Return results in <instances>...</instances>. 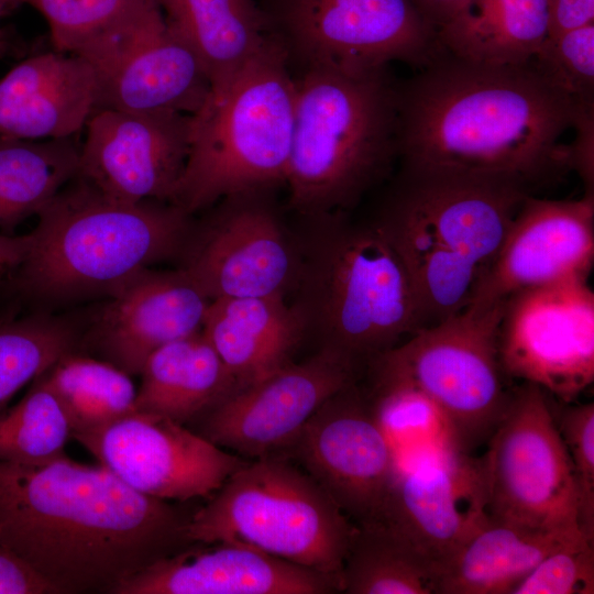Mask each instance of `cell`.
Listing matches in <instances>:
<instances>
[{
	"label": "cell",
	"mask_w": 594,
	"mask_h": 594,
	"mask_svg": "<svg viewBox=\"0 0 594 594\" xmlns=\"http://www.w3.org/2000/svg\"><path fill=\"white\" fill-rule=\"evenodd\" d=\"M584 107L530 62L493 65L444 53L398 84V160L536 195L571 170L563 136Z\"/></svg>",
	"instance_id": "6da1fadb"
},
{
	"label": "cell",
	"mask_w": 594,
	"mask_h": 594,
	"mask_svg": "<svg viewBox=\"0 0 594 594\" xmlns=\"http://www.w3.org/2000/svg\"><path fill=\"white\" fill-rule=\"evenodd\" d=\"M189 517L101 464L0 461V544L55 593H110L190 546Z\"/></svg>",
	"instance_id": "7a4b0ae2"
},
{
	"label": "cell",
	"mask_w": 594,
	"mask_h": 594,
	"mask_svg": "<svg viewBox=\"0 0 594 594\" xmlns=\"http://www.w3.org/2000/svg\"><path fill=\"white\" fill-rule=\"evenodd\" d=\"M36 216L25 256L0 277L11 311L109 298L141 271L179 261L195 223L169 201L116 200L79 176Z\"/></svg>",
	"instance_id": "3957f363"
},
{
	"label": "cell",
	"mask_w": 594,
	"mask_h": 594,
	"mask_svg": "<svg viewBox=\"0 0 594 594\" xmlns=\"http://www.w3.org/2000/svg\"><path fill=\"white\" fill-rule=\"evenodd\" d=\"M528 195L492 178L400 166L370 222L404 265L422 328L470 305Z\"/></svg>",
	"instance_id": "277c9868"
},
{
	"label": "cell",
	"mask_w": 594,
	"mask_h": 594,
	"mask_svg": "<svg viewBox=\"0 0 594 594\" xmlns=\"http://www.w3.org/2000/svg\"><path fill=\"white\" fill-rule=\"evenodd\" d=\"M398 158V84L388 67L295 76L288 205L304 218L344 213Z\"/></svg>",
	"instance_id": "5b68a950"
},
{
	"label": "cell",
	"mask_w": 594,
	"mask_h": 594,
	"mask_svg": "<svg viewBox=\"0 0 594 594\" xmlns=\"http://www.w3.org/2000/svg\"><path fill=\"white\" fill-rule=\"evenodd\" d=\"M296 237L300 268L294 292L305 332L364 374L367 364L422 328L400 260L371 223L343 213L306 218Z\"/></svg>",
	"instance_id": "8992f818"
},
{
	"label": "cell",
	"mask_w": 594,
	"mask_h": 594,
	"mask_svg": "<svg viewBox=\"0 0 594 594\" xmlns=\"http://www.w3.org/2000/svg\"><path fill=\"white\" fill-rule=\"evenodd\" d=\"M295 111V76L271 34L229 77L211 84L190 114L189 148L170 202L195 216L241 194L285 183Z\"/></svg>",
	"instance_id": "52a82bcc"
},
{
	"label": "cell",
	"mask_w": 594,
	"mask_h": 594,
	"mask_svg": "<svg viewBox=\"0 0 594 594\" xmlns=\"http://www.w3.org/2000/svg\"><path fill=\"white\" fill-rule=\"evenodd\" d=\"M351 520L287 457L248 460L190 515V542L238 541L332 579L341 575Z\"/></svg>",
	"instance_id": "ba28073f"
},
{
	"label": "cell",
	"mask_w": 594,
	"mask_h": 594,
	"mask_svg": "<svg viewBox=\"0 0 594 594\" xmlns=\"http://www.w3.org/2000/svg\"><path fill=\"white\" fill-rule=\"evenodd\" d=\"M504 302L469 306L419 329L367 364L364 387L420 391L441 413L458 449L470 453L490 439L512 397L498 353Z\"/></svg>",
	"instance_id": "9c48e42d"
},
{
	"label": "cell",
	"mask_w": 594,
	"mask_h": 594,
	"mask_svg": "<svg viewBox=\"0 0 594 594\" xmlns=\"http://www.w3.org/2000/svg\"><path fill=\"white\" fill-rule=\"evenodd\" d=\"M270 33L300 69H418L447 53L413 0H266Z\"/></svg>",
	"instance_id": "30bf717a"
},
{
	"label": "cell",
	"mask_w": 594,
	"mask_h": 594,
	"mask_svg": "<svg viewBox=\"0 0 594 594\" xmlns=\"http://www.w3.org/2000/svg\"><path fill=\"white\" fill-rule=\"evenodd\" d=\"M481 458L492 518L528 528L581 531L572 463L550 395L521 382Z\"/></svg>",
	"instance_id": "8fae6325"
},
{
	"label": "cell",
	"mask_w": 594,
	"mask_h": 594,
	"mask_svg": "<svg viewBox=\"0 0 594 594\" xmlns=\"http://www.w3.org/2000/svg\"><path fill=\"white\" fill-rule=\"evenodd\" d=\"M586 276L534 286L505 299L498 353L505 375L574 402L594 381V293Z\"/></svg>",
	"instance_id": "7c38bea8"
},
{
	"label": "cell",
	"mask_w": 594,
	"mask_h": 594,
	"mask_svg": "<svg viewBox=\"0 0 594 594\" xmlns=\"http://www.w3.org/2000/svg\"><path fill=\"white\" fill-rule=\"evenodd\" d=\"M266 193L227 197L195 220L178 268L210 300L285 297L295 289L297 239L288 234Z\"/></svg>",
	"instance_id": "4fadbf2b"
},
{
	"label": "cell",
	"mask_w": 594,
	"mask_h": 594,
	"mask_svg": "<svg viewBox=\"0 0 594 594\" xmlns=\"http://www.w3.org/2000/svg\"><path fill=\"white\" fill-rule=\"evenodd\" d=\"M285 457L294 458L352 524L377 517L398 468L361 380L316 410Z\"/></svg>",
	"instance_id": "5bb4252c"
},
{
	"label": "cell",
	"mask_w": 594,
	"mask_h": 594,
	"mask_svg": "<svg viewBox=\"0 0 594 594\" xmlns=\"http://www.w3.org/2000/svg\"><path fill=\"white\" fill-rule=\"evenodd\" d=\"M362 377L345 356L318 349L231 394L199 420L196 432L248 460L285 457L316 410Z\"/></svg>",
	"instance_id": "9a60e30c"
},
{
	"label": "cell",
	"mask_w": 594,
	"mask_h": 594,
	"mask_svg": "<svg viewBox=\"0 0 594 594\" xmlns=\"http://www.w3.org/2000/svg\"><path fill=\"white\" fill-rule=\"evenodd\" d=\"M72 438L131 488L165 501L210 497L248 462L182 424L136 409Z\"/></svg>",
	"instance_id": "2e32d148"
},
{
	"label": "cell",
	"mask_w": 594,
	"mask_h": 594,
	"mask_svg": "<svg viewBox=\"0 0 594 594\" xmlns=\"http://www.w3.org/2000/svg\"><path fill=\"white\" fill-rule=\"evenodd\" d=\"M85 128L77 176L116 200L170 202L188 155L190 114L100 109Z\"/></svg>",
	"instance_id": "e0dca14e"
},
{
	"label": "cell",
	"mask_w": 594,
	"mask_h": 594,
	"mask_svg": "<svg viewBox=\"0 0 594 594\" xmlns=\"http://www.w3.org/2000/svg\"><path fill=\"white\" fill-rule=\"evenodd\" d=\"M488 518L482 460L448 449L399 464L375 519L440 569Z\"/></svg>",
	"instance_id": "ac0fdd59"
},
{
	"label": "cell",
	"mask_w": 594,
	"mask_h": 594,
	"mask_svg": "<svg viewBox=\"0 0 594 594\" xmlns=\"http://www.w3.org/2000/svg\"><path fill=\"white\" fill-rule=\"evenodd\" d=\"M594 261V195L554 200L528 195L469 306L572 276L588 277ZM468 306V307H469Z\"/></svg>",
	"instance_id": "d6986e66"
},
{
	"label": "cell",
	"mask_w": 594,
	"mask_h": 594,
	"mask_svg": "<svg viewBox=\"0 0 594 594\" xmlns=\"http://www.w3.org/2000/svg\"><path fill=\"white\" fill-rule=\"evenodd\" d=\"M209 302L180 268H145L87 316L78 351L140 375L154 351L201 330Z\"/></svg>",
	"instance_id": "ffe728a7"
},
{
	"label": "cell",
	"mask_w": 594,
	"mask_h": 594,
	"mask_svg": "<svg viewBox=\"0 0 594 594\" xmlns=\"http://www.w3.org/2000/svg\"><path fill=\"white\" fill-rule=\"evenodd\" d=\"M329 576L238 541L194 542L117 584L110 594H327Z\"/></svg>",
	"instance_id": "44dd1931"
},
{
	"label": "cell",
	"mask_w": 594,
	"mask_h": 594,
	"mask_svg": "<svg viewBox=\"0 0 594 594\" xmlns=\"http://www.w3.org/2000/svg\"><path fill=\"white\" fill-rule=\"evenodd\" d=\"M98 80L84 58L57 51L31 56L0 78V136L68 139L96 109Z\"/></svg>",
	"instance_id": "7402d4cb"
},
{
	"label": "cell",
	"mask_w": 594,
	"mask_h": 594,
	"mask_svg": "<svg viewBox=\"0 0 594 594\" xmlns=\"http://www.w3.org/2000/svg\"><path fill=\"white\" fill-rule=\"evenodd\" d=\"M96 74L95 111L168 110L193 114L210 88L197 58L173 35L166 23Z\"/></svg>",
	"instance_id": "603a6c76"
},
{
	"label": "cell",
	"mask_w": 594,
	"mask_h": 594,
	"mask_svg": "<svg viewBox=\"0 0 594 594\" xmlns=\"http://www.w3.org/2000/svg\"><path fill=\"white\" fill-rule=\"evenodd\" d=\"M201 332L238 389L293 362L305 338L296 310L282 296L210 300Z\"/></svg>",
	"instance_id": "cb8c5ba5"
},
{
	"label": "cell",
	"mask_w": 594,
	"mask_h": 594,
	"mask_svg": "<svg viewBox=\"0 0 594 594\" xmlns=\"http://www.w3.org/2000/svg\"><path fill=\"white\" fill-rule=\"evenodd\" d=\"M581 534L490 516L440 566L436 594H512L549 552Z\"/></svg>",
	"instance_id": "d4e9b609"
},
{
	"label": "cell",
	"mask_w": 594,
	"mask_h": 594,
	"mask_svg": "<svg viewBox=\"0 0 594 594\" xmlns=\"http://www.w3.org/2000/svg\"><path fill=\"white\" fill-rule=\"evenodd\" d=\"M38 11L54 51L100 72L165 25L158 0H20Z\"/></svg>",
	"instance_id": "484cf974"
},
{
	"label": "cell",
	"mask_w": 594,
	"mask_h": 594,
	"mask_svg": "<svg viewBox=\"0 0 594 594\" xmlns=\"http://www.w3.org/2000/svg\"><path fill=\"white\" fill-rule=\"evenodd\" d=\"M140 375L135 409L165 416L184 426L199 421L238 391L201 330L154 351Z\"/></svg>",
	"instance_id": "4316f807"
},
{
	"label": "cell",
	"mask_w": 594,
	"mask_h": 594,
	"mask_svg": "<svg viewBox=\"0 0 594 594\" xmlns=\"http://www.w3.org/2000/svg\"><path fill=\"white\" fill-rule=\"evenodd\" d=\"M165 23L197 58L210 85L242 67L271 37L253 0H158Z\"/></svg>",
	"instance_id": "83f0119b"
},
{
	"label": "cell",
	"mask_w": 594,
	"mask_h": 594,
	"mask_svg": "<svg viewBox=\"0 0 594 594\" xmlns=\"http://www.w3.org/2000/svg\"><path fill=\"white\" fill-rule=\"evenodd\" d=\"M548 35V0H473L437 29L448 54L493 65L529 63Z\"/></svg>",
	"instance_id": "f1b7e54d"
},
{
	"label": "cell",
	"mask_w": 594,
	"mask_h": 594,
	"mask_svg": "<svg viewBox=\"0 0 594 594\" xmlns=\"http://www.w3.org/2000/svg\"><path fill=\"white\" fill-rule=\"evenodd\" d=\"M438 566L374 519L353 524L341 575L346 594H436Z\"/></svg>",
	"instance_id": "f546056e"
},
{
	"label": "cell",
	"mask_w": 594,
	"mask_h": 594,
	"mask_svg": "<svg viewBox=\"0 0 594 594\" xmlns=\"http://www.w3.org/2000/svg\"><path fill=\"white\" fill-rule=\"evenodd\" d=\"M73 138L42 142L0 136V228L11 232L78 174Z\"/></svg>",
	"instance_id": "4dcf8cb0"
},
{
	"label": "cell",
	"mask_w": 594,
	"mask_h": 594,
	"mask_svg": "<svg viewBox=\"0 0 594 594\" xmlns=\"http://www.w3.org/2000/svg\"><path fill=\"white\" fill-rule=\"evenodd\" d=\"M42 376L62 403L73 435L100 428L135 410L136 389L131 376L103 360L74 351Z\"/></svg>",
	"instance_id": "1f68e13d"
},
{
	"label": "cell",
	"mask_w": 594,
	"mask_h": 594,
	"mask_svg": "<svg viewBox=\"0 0 594 594\" xmlns=\"http://www.w3.org/2000/svg\"><path fill=\"white\" fill-rule=\"evenodd\" d=\"M84 326L80 318L47 311L0 319V414L24 385L78 351Z\"/></svg>",
	"instance_id": "d6a6232c"
},
{
	"label": "cell",
	"mask_w": 594,
	"mask_h": 594,
	"mask_svg": "<svg viewBox=\"0 0 594 594\" xmlns=\"http://www.w3.org/2000/svg\"><path fill=\"white\" fill-rule=\"evenodd\" d=\"M72 435L62 403L40 374L22 399L0 414V461L43 464L65 458Z\"/></svg>",
	"instance_id": "836d02e7"
},
{
	"label": "cell",
	"mask_w": 594,
	"mask_h": 594,
	"mask_svg": "<svg viewBox=\"0 0 594 594\" xmlns=\"http://www.w3.org/2000/svg\"><path fill=\"white\" fill-rule=\"evenodd\" d=\"M366 393L398 465L427 453L459 450L441 413L420 391L395 386Z\"/></svg>",
	"instance_id": "e575fe53"
},
{
	"label": "cell",
	"mask_w": 594,
	"mask_h": 594,
	"mask_svg": "<svg viewBox=\"0 0 594 594\" xmlns=\"http://www.w3.org/2000/svg\"><path fill=\"white\" fill-rule=\"evenodd\" d=\"M530 63L575 103L594 105V24L548 36Z\"/></svg>",
	"instance_id": "d590c367"
},
{
	"label": "cell",
	"mask_w": 594,
	"mask_h": 594,
	"mask_svg": "<svg viewBox=\"0 0 594 594\" xmlns=\"http://www.w3.org/2000/svg\"><path fill=\"white\" fill-rule=\"evenodd\" d=\"M552 415L570 457L581 531L594 541V404H573L550 396Z\"/></svg>",
	"instance_id": "8d00e7d4"
},
{
	"label": "cell",
	"mask_w": 594,
	"mask_h": 594,
	"mask_svg": "<svg viewBox=\"0 0 594 594\" xmlns=\"http://www.w3.org/2000/svg\"><path fill=\"white\" fill-rule=\"evenodd\" d=\"M594 541L581 534L549 552L512 594H593Z\"/></svg>",
	"instance_id": "74e56055"
},
{
	"label": "cell",
	"mask_w": 594,
	"mask_h": 594,
	"mask_svg": "<svg viewBox=\"0 0 594 594\" xmlns=\"http://www.w3.org/2000/svg\"><path fill=\"white\" fill-rule=\"evenodd\" d=\"M55 591L0 544V594H53Z\"/></svg>",
	"instance_id": "f35d334b"
},
{
	"label": "cell",
	"mask_w": 594,
	"mask_h": 594,
	"mask_svg": "<svg viewBox=\"0 0 594 594\" xmlns=\"http://www.w3.org/2000/svg\"><path fill=\"white\" fill-rule=\"evenodd\" d=\"M549 35L594 24V0H548Z\"/></svg>",
	"instance_id": "ab89813d"
},
{
	"label": "cell",
	"mask_w": 594,
	"mask_h": 594,
	"mask_svg": "<svg viewBox=\"0 0 594 594\" xmlns=\"http://www.w3.org/2000/svg\"><path fill=\"white\" fill-rule=\"evenodd\" d=\"M471 1L473 0H413L436 31L459 14Z\"/></svg>",
	"instance_id": "60d3db41"
},
{
	"label": "cell",
	"mask_w": 594,
	"mask_h": 594,
	"mask_svg": "<svg viewBox=\"0 0 594 594\" xmlns=\"http://www.w3.org/2000/svg\"><path fill=\"white\" fill-rule=\"evenodd\" d=\"M31 244V234H0V277L15 267L25 256Z\"/></svg>",
	"instance_id": "b9f144b4"
},
{
	"label": "cell",
	"mask_w": 594,
	"mask_h": 594,
	"mask_svg": "<svg viewBox=\"0 0 594 594\" xmlns=\"http://www.w3.org/2000/svg\"><path fill=\"white\" fill-rule=\"evenodd\" d=\"M19 4H21L20 0H0V18Z\"/></svg>",
	"instance_id": "7bdbcfd3"
}]
</instances>
